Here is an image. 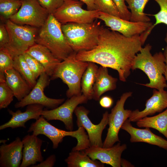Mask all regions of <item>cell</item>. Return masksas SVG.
I'll use <instances>...</instances> for the list:
<instances>
[{
	"mask_svg": "<svg viewBox=\"0 0 167 167\" xmlns=\"http://www.w3.org/2000/svg\"><path fill=\"white\" fill-rule=\"evenodd\" d=\"M143 45L140 35L127 37L102 27L97 45L91 50L77 52L76 58L116 70L120 80L124 82L130 74L135 56Z\"/></svg>",
	"mask_w": 167,
	"mask_h": 167,
	"instance_id": "1",
	"label": "cell"
},
{
	"mask_svg": "<svg viewBox=\"0 0 167 167\" xmlns=\"http://www.w3.org/2000/svg\"><path fill=\"white\" fill-rule=\"evenodd\" d=\"M152 47L148 44L141 48L134 58L131 69H140L148 76L150 82L140 84L158 90H163L167 87L164 76L166 68L165 58L161 52L152 55L151 53Z\"/></svg>",
	"mask_w": 167,
	"mask_h": 167,
	"instance_id": "2",
	"label": "cell"
},
{
	"mask_svg": "<svg viewBox=\"0 0 167 167\" xmlns=\"http://www.w3.org/2000/svg\"><path fill=\"white\" fill-rule=\"evenodd\" d=\"M102 27L97 19L91 23H69L61 25L67 42L77 53L94 48L97 45Z\"/></svg>",
	"mask_w": 167,
	"mask_h": 167,
	"instance_id": "3",
	"label": "cell"
},
{
	"mask_svg": "<svg viewBox=\"0 0 167 167\" xmlns=\"http://www.w3.org/2000/svg\"><path fill=\"white\" fill-rule=\"evenodd\" d=\"M61 25L52 14H49L36 39V43L46 47L61 61L74 52L63 34Z\"/></svg>",
	"mask_w": 167,
	"mask_h": 167,
	"instance_id": "4",
	"label": "cell"
},
{
	"mask_svg": "<svg viewBox=\"0 0 167 167\" xmlns=\"http://www.w3.org/2000/svg\"><path fill=\"white\" fill-rule=\"evenodd\" d=\"M27 132H32V134L36 136L40 135H45L52 141L54 149L58 148L63 138L67 136L75 138L77 140V145L72 150H84L91 146L88 135L83 127H78L75 131H65L55 127L42 115L31 124Z\"/></svg>",
	"mask_w": 167,
	"mask_h": 167,
	"instance_id": "5",
	"label": "cell"
},
{
	"mask_svg": "<svg viewBox=\"0 0 167 167\" xmlns=\"http://www.w3.org/2000/svg\"><path fill=\"white\" fill-rule=\"evenodd\" d=\"M77 52H73L67 58L58 65L50 80L60 78L68 87L66 96L70 98L74 96L81 95V83L82 76L86 70L88 62L77 60Z\"/></svg>",
	"mask_w": 167,
	"mask_h": 167,
	"instance_id": "6",
	"label": "cell"
},
{
	"mask_svg": "<svg viewBox=\"0 0 167 167\" xmlns=\"http://www.w3.org/2000/svg\"><path fill=\"white\" fill-rule=\"evenodd\" d=\"M9 36V41L4 47L13 58L23 55L36 43L37 30L36 27L19 25L8 19L5 24Z\"/></svg>",
	"mask_w": 167,
	"mask_h": 167,
	"instance_id": "7",
	"label": "cell"
},
{
	"mask_svg": "<svg viewBox=\"0 0 167 167\" xmlns=\"http://www.w3.org/2000/svg\"><path fill=\"white\" fill-rule=\"evenodd\" d=\"M84 4L78 0H64L62 5L53 14L62 24L91 23L97 19L101 11L84 10L82 8Z\"/></svg>",
	"mask_w": 167,
	"mask_h": 167,
	"instance_id": "8",
	"label": "cell"
},
{
	"mask_svg": "<svg viewBox=\"0 0 167 167\" xmlns=\"http://www.w3.org/2000/svg\"><path fill=\"white\" fill-rule=\"evenodd\" d=\"M132 92L123 93L108 114L109 127L103 147L109 148L117 142H120L118 137L119 130L124 122L130 117L132 111L125 109L124 105L127 99L131 96Z\"/></svg>",
	"mask_w": 167,
	"mask_h": 167,
	"instance_id": "9",
	"label": "cell"
},
{
	"mask_svg": "<svg viewBox=\"0 0 167 167\" xmlns=\"http://www.w3.org/2000/svg\"><path fill=\"white\" fill-rule=\"evenodd\" d=\"M18 11L10 19L20 25L41 28L45 24L49 13L40 4L37 0H21Z\"/></svg>",
	"mask_w": 167,
	"mask_h": 167,
	"instance_id": "10",
	"label": "cell"
},
{
	"mask_svg": "<svg viewBox=\"0 0 167 167\" xmlns=\"http://www.w3.org/2000/svg\"><path fill=\"white\" fill-rule=\"evenodd\" d=\"M49 76L45 73L41 75L35 86L29 94L15 105V108L23 107L29 105L37 104L51 109L58 107L65 101L64 98L53 99L47 97L44 90L49 84Z\"/></svg>",
	"mask_w": 167,
	"mask_h": 167,
	"instance_id": "11",
	"label": "cell"
},
{
	"mask_svg": "<svg viewBox=\"0 0 167 167\" xmlns=\"http://www.w3.org/2000/svg\"><path fill=\"white\" fill-rule=\"evenodd\" d=\"M88 99L84 95L74 96L60 106L50 110H43L41 115L47 121L58 120L62 122L66 128L72 131L74 127L73 114L78 106L86 103Z\"/></svg>",
	"mask_w": 167,
	"mask_h": 167,
	"instance_id": "12",
	"label": "cell"
},
{
	"mask_svg": "<svg viewBox=\"0 0 167 167\" xmlns=\"http://www.w3.org/2000/svg\"><path fill=\"white\" fill-rule=\"evenodd\" d=\"M90 111L83 106H77L74 111L77 117L76 123L78 127H83L87 131L91 146L103 147L102 134L108 123L107 111L103 114L102 118L98 124L93 123L88 117Z\"/></svg>",
	"mask_w": 167,
	"mask_h": 167,
	"instance_id": "13",
	"label": "cell"
},
{
	"mask_svg": "<svg viewBox=\"0 0 167 167\" xmlns=\"http://www.w3.org/2000/svg\"><path fill=\"white\" fill-rule=\"evenodd\" d=\"M111 30L127 37L140 35L153 25L152 23L133 22L100 12L98 17Z\"/></svg>",
	"mask_w": 167,
	"mask_h": 167,
	"instance_id": "14",
	"label": "cell"
},
{
	"mask_svg": "<svg viewBox=\"0 0 167 167\" xmlns=\"http://www.w3.org/2000/svg\"><path fill=\"white\" fill-rule=\"evenodd\" d=\"M126 144L118 143L109 148L90 146L84 150L85 153L93 160H97L113 167H120L121 155L126 149Z\"/></svg>",
	"mask_w": 167,
	"mask_h": 167,
	"instance_id": "15",
	"label": "cell"
},
{
	"mask_svg": "<svg viewBox=\"0 0 167 167\" xmlns=\"http://www.w3.org/2000/svg\"><path fill=\"white\" fill-rule=\"evenodd\" d=\"M145 106V108L142 111L136 109L132 111L129 120L131 122H136L148 116L161 112L167 108V92L154 89L152 96L146 101Z\"/></svg>",
	"mask_w": 167,
	"mask_h": 167,
	"instance_id": "16",
	"label": "cell"
},
{
	"mask_svg": "<svg viewBox=\"0 0 167 167\" xmlns=\"http://www.w3.org/2000/svg\"><path fill=\"white\" fill-rule=\"evenodd\" d=\"M128 119L124 122L121 129L130 135L131 143L144 142L156 145L167 150V140L152 133L150 128L142 129L133 127Z\"/></svg>",
	"mask_w": 167,
	"mask_h": 167,
	"instance_id": "17",
	"label": "cell"
},
{
	"mask_svg": "<svg viewBox=\"0 0 167 167\" xmlns=\"http://www.w3.org/2000/svg\"><path fill=\"white\" fill-rule=\"evenodd\" d=\"M23 158L20 167H27L43 160L41 152L43 141L33 134H28L22 139Z\"/></svg>",
	"mask_w": 167,
	"mask_h": 167,
	"instance_id": "18",
	"label": "cell"
},
{
	"mask_svg": "<svg viewBox=\"0 0 167 167\" xmlns=\"http://www.w3.org/2000/svg\"><path fill=\"white\" fill-rule=\"evenodd\" d=\"M27 106L25 111L24 112L19 109L14 112L8 109V111L11 115V117L7 122L0 126V130L9 127L12 129L19 127L26 128L25 123L32 119H38L41 116L44 107L42 105L37 104L29 105Z\"/></svg>",
	"mask_w": 167,
	"mask_h": 167,
	"instance_id": "19",
	"label": "cell"
},
{
	"mask_svg": "<svg viewBox=\"0 0 167 167\" xmlns=\"http://www.w3.org/2000/svg\"><path fill=\"white\" fill-rule=\"evenodd\" d=\"M23 143L18 137L8 144L0 146V167H19L23 158Z\"/></svg>",
	"mask_w": 167,
	"mask_h": 167,
	"instance_id": "20",
	"label": "cell"
},
{
	"mask_svg": "<svg viewBox=\"0 0 167 167\" xmlns=\"http://www.w3.org/2000/svg\"><path fill=\"white\" fill-rule=\"evenodd\" d=\"M35 58L44 67L45 73L50 77L61 61L56 58L45 46L36 43L26 52Z\"/></svg>",
	"mask_w": 167,
	"mask_h": 167,
	"instance_id": "21",
	"label": "cell"
},
{
	"mask_svg": "<svg viewBox=\"0 0 167 167\" xmlns=\"http://www.w3.org/2000/svg\"><path fill=\"white\" fill-rule=\"evenodd\" d=\"M107 67L101 66L98 68L93 86V99L97 101L105 92L115 89L118 79L109 74Z\"/></svg>",
	"mask_w": 167,
	"mask_h": 167,
	"instance_id": "22",
	"label": "cell"
},
{
	"mask_svg": "<svg viewBox=\"0 0 167 167\" xmlns=\"http://www.w3.org/2000/svg\"><path fill=\"white\" fill-rule=\"evenodd\" d=\"M5 75L8 85L18 101L27 96L32 88L21 75L14 68L5 71Z\"/></svg>",
	"mask_w": 167,
	"mask_h": 167,
	"instance_id": "23",
	"label": "cell"
},
{
	"mask_svg": "<svg viewBox=\"0 0 167 167\" xmlns=\"http://www.w3.org/2000/svg\"><path fill=\"white\" fill-rule=\"evenodd\" d=\"M68 167H103L104 164L97 160H94L84 150L73 151L65 160Z\"/></svg>",
	"mask_w": 167,
	"mask_h": 167,
	"instance_id": "24",
	"label": "cell"
},
{
	"mask_svg": "<svg viewBox=\"0 0 167 167\" xmlns=\"http://www.w3.org/2000/svg\"><path fill=\"white\" fill-rule=\"evenodd\" d=\"M136 122V125L139 127L152 128L157 130L167 139V108L156 115L144 117Z\"/></svg>",
	"mask_w": 167,
	"mask_h": 167,
	"instance_id": "25",
	"label": "cell"
},
{
	"mask_svg": "<svg viewBox=\"0 0 167 167\" xmlns=\"http://www.w3.org/2000/svg\"><path fill=\"white\" fill-rule=\"evenodd\" d=\"M87 67L82 77L81 92L88 100L93 99V86L98 68L96 63L88 62Z\"/></svg>",
	"mask_w": 167,
	"mask_h": 167,
	"instance_id": "26",
	"label": "cell"
},
{
	"mask_svg": "<svg viewBox=\"0 0 167 167\" xmlns=\"http://www.w3.org/2000/svg\"><path fill=\"white\" fill-rule=\"evenodd\" d=\"M149 0H125L127 8L131 10L130 21L133 22H147L151 19L144 12L145 7Z\"/></svg>",
	"mask_w": 167,
	"mask_h": 167,
	"instance_id": "27",
	"label": "cell"
},
{
	"mask_svg": "<svg viewBox=\"0 0 167 167\" xmlns=\"http://www.w3.org/2000/svg\"><path fill=\"white\" fill-rule=\"evenodd\" d=\"M13 68L17 71L32 88L35 85L36 80L23 55L13 58Z\"/></svg>",
	"mask_w": 167,
	"mask_h": 167,
	"instance_id": "28",
	"label": "cell"
},
{
	"mask_svg": "<svg viewBox=\"0 0 167 167\" xmlns=\"http://www.w3.org/2000/svg\"><path fill=\"white\" fill-rule=\"evenodd\" d=\"M21 5V0H0L1 19L6 21L10 19L18 11Z\"/></svg>",
	"mask_w": 167,
	"mask_h": 167,
	"instance_id": "29",
	"label": "cell"
},
{
	"mask_svg": "<svg viewBox=\"0 0 167 167\" xmlns=\"http://www.w3.org/2000/svg\"><path fill=\"white\" fill-rule=\"evenodd\" d=\"M14 96V93L8 85L5 74H0V109L6 108Z\"/></svg>",
	"mask_w": 167,
	"mask_h": 167,
	"instance_id": "30",
	"label": "cell"
},
{
	"mask_svg": "<svg viewBox=\"0 0 167 167\" xmlns=\"http://www.w3.org/2000/svg\"><path fill=\"white\" fill-rule=\"evenodd\" d=\"M94 2L96 10L121 18L118 9L113 0H94Z\"/></svg>",
	"mask_w": 167,
	"mask_h": 167,
	"instance_id": "31",
	"label": "cell"
},
{
	"mask_svg": "<svg viewBox=\"0 0 167 167\" xmlns=\"http://www.w3.org/2000/svg\"><path fill=\"white\" fill-rule=\"evenodd\" d=\"M23 55L36 80L41 75L45 73L43 65L35 58L26 52Z\"/></svg>",
	"mask_w": 167,
	"mask_h": 167,
	"instance_id": "32",
	"label": "cell"
},
{
	"mask_svg": "<svg viewBox=\"0 0 167 167\" xmlns=\"http://www.w3.org/2000/svg\"><path fill=\"white\" fill-rule=\"evenodd\" d=\"M13 68V58L5 47H0V74Z\"/></svg>",
	"mask_w": 167,
	"mask_h": 167,
	"instance_id": "33",
	"label": "cell"
},
{
	"mask_svg": "<svg viewBox=\"0 0 167 167\" xmlns=\"http://www.w3.org/2000/svg\"><path fill=\"white\" fill-rule=\"evenodd\" d=\"M159 6L160 10L156 14L153 15L156 22L152 27L153 28L157 24H163L167 25V0H154Z\"/></svg>",
	"mask_w": 167,
	"mask_h": 167,
	"instance_id": "34",
	"label": "cell"
},
{
	"mask_svg": "<svg viewBox=\"0 0 167 167\" xmlns=\"http://www.w3.org/2000/svg\"><path fill=\"white\" fill-rule=\"evenodd\" d=\"M40 4L49 14H53L63 4L64 0H37Z\"/></svg>",
	"mask_w": 167,
	"mask_h": 167,
	"instance_id": "35",
	"label": "cell"
},
{
	"mask_svg": "<svg viewBox=\"0 0 167 167\" xmlns=\"http://www.w3.org/2000/svg\"><path fill=\"white\" fill-rule=\"evenodd\" d=\"M121 15V18L130 21L131 13L125 4V0H113Z\"/></svg>",
	"mask_w": 167,
	"mask_h": 167,
	"instance_id": "36",
	"label": "cell"
},
{
	"mask_svg": "<svg viewBox=\"0 0 167 167\" xmlns=\"http://www.w3.org/2000/svg\"><path fill=\"white\" fill-rule=\"evenodd\" d=\"M9 36L5 24L0 25V47H4L9 41Z\"/></svg>",
	"mask_w": 167,
	"mask_h": 167,
	"instance_id": "37",
	"label": "cell"
},
{
	"mask_svg": "<svg viewBox=\"0 0 167 167\" xmlns=\"http://www.w3.org/2000/svg\"><path fill=\"white\" fill-rule=\"evenodd\" d=\"M56 161V156L52 155L45 160L40 162L39 164L31 166L32 167H52L54 166Z\"/></svg>",
	"mask_w": 167,
	"mask_h": 167,
	"instance_id": "38",
	"label": "cell"
},
{
	"mask_svg": "<svg viewBox=\"0 0 167 167\" xmlns=\"http://www.w3.org/2000/svg\"><path fill=\"white\" fill-rule=\"evenodd\" d=\"M113 102V100L112 97L109 96H105L100 98L99 103L102 107L108 109L112 106Z\"/></svg>",
	"mask_w": 167,
	"mask_h": 167,
	"instance_id": "39",
	"label": "cell"
},
{
	"mask_svg": "<svg viewBox=\"0 0 167 167\" xmlns=\"http://www.w3.org/2000/svg\"><path fill=\"white\" fill-rule=\"evenodd\" d=\"M85 4L87 7L88 10H96L94 2V0H78Z\"/></svg>",
	"mask_w": 167,
	"mask_h": 167,
	"instance_id": "40",
	"label": "cell"
},
{
	"mask_svg": "<svg viewBox=\"0 0 167 167\" xmlns=\"http://www.w3.org/2000/svg\"><path fill=\"white\" fill-rule=\"evenodd\" d=\"M165 41L166 43V46L165 47V49L163 54L165 58L166 68L164 75L167 83V32L166 34L165 37Z\"/></svg>",
	"mask_w": 167,
	"mask_h": 167,
	"instance_id": "41",
	"label": "cell"
},
{
	"mask_svg": "<svg viewBox=\"0 0 167 167\" xmlns=\"http://www.w3.org/2000/svg\"><path fill=\"white\" fill-rule=\"evenodd\" d=\"M121 165L122 167H133V165L130 162L126 160L121 159Z\"/></svg>",
	"mask_w": 167,
	"mask_h": 167,
	"instance_id": "42",
	"label": "cell"
}]
</instances>
